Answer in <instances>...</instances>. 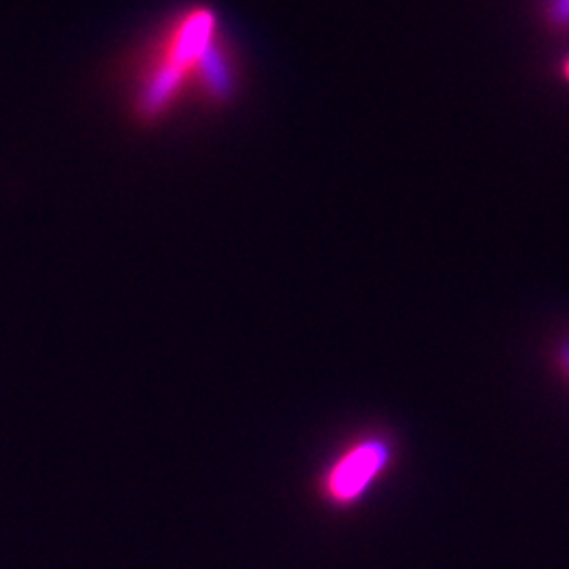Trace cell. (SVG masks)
I'll return each instance as SVG.
<instances>
[{"instance_id": "5b68a950", "label": "cell", "mask_w": 569, "mask_h": 569, "mask_svg": "<svg viewBox=\"0 0 569 569\" xmlns=\"http://www.w3.org/2000/svg\"><path fill=\"white\" fill-rule=\"evenodd\" d=\"M557 72H559V79L563 84H568L569 87V53L563 58V60L559 61V68H557Z\"/></svg>"}, {"instance_id": "6da1fadb", "label": "cell", "mask_w": 569, "mask_h": 569, "mask_svg": "<svg viewBox=\"0 0 569 569\" xmlns=\"http://www.w3.org/2000/svg\"><path fill=\"white\" fill-rule=\"evenodd\" d=\"M243 81V58L220 11L190 2L122 61V106L133 124L157 129L183 110L224 112L239 102Z\"/></svg>"}, {"instance_id": "3957f363", "label": "cell", "mask_w": 569, "mask_h": 569, "mask_svg": "<svg viewBox=\"0 0 569 569\" xmlns=\"http://www.w3.org/2000/svg\"><path fill=\"white\" fill-rule=\"evenodd\" d=\"M538 16L552 37L569 34V0H538Z\"/></svg>"}, {"instance_id": "7a4b0ae2", "label": "cell", "mask_w": 569, "mask_h": 569, "mask_svg": "<svg viewBox=\"0 0 569 569\" xmlns=\"http://www.w3.org/2000/svg\"><path fill=\"white\" fill-rule=\"evenodd\" d=\"M390 462V449L382 441H366L355 446L331 467L326 479V491L331 500L346 505L357 500L373 479Z\"/></svg>"}, {"instance_id": "277c9868", "label": "cell", "mask_w": 569, "mask_h": 569, "mask_svg": "<svg viewBox=\"0 0 569 569\" xmlns=\"http://www.w3.org/2000/svg\"><path fill=\"white\" fill-rule=\"evenodd\" d=\"M550 366L555 369V373L561 378V382L569 387V333L559 338L552 346Z\"/></svg>"}]
</instances>
